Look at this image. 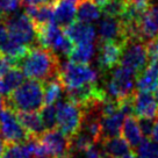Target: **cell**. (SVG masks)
I'll use <instances>...</instances> for the list:
<instances>
[{"instance_id":"6da1fadb","label":"cell","mask_w":158,"mask_h":158,"mask_svg":"<svg viewBox=\"0 0 158 158\" xmlns=\"http://www.w3.org/2000/svg\"><path fill=\"white\" fill-rule=\"evenodd\" d=\"M60 64L62 60L54 51L42 47H33L20 59L16 66L28 79L45 83L58 77Z\"/></svg>"},{"instance_id":"7a4b0ae2","label":"cell","mask_w":158,"mask_h":158,"mask_svg":"<svg viewBox=\"0 0 158 158\" xmlns=\"http://www.w3.org/2000/svg\"><path fill=\"white\" fill-rule=\"evenodd\" d=\"M5 106L15 112H40L45 106L44 85L39 80L27 79L5 99Z\"/></svg>"},{"instance_id":"3957f363","label":"cell","mask_w":158,"mask_h":158,"mask_svg":"<svg viewBox=\"0 0 158 158\" xmlns=\"http://www.w3.org/2000/svg\"><path fill=\"white\" fill-rule=\"evenodd\" d=\"M37 34V43L39 47L49 49L60 58V56L69 55L73 48V43L66 36L64 29L59 27L55 22H50L48 25L35 27Z\"/></svg>"},{"instance_id":"277c9868","label":"cell","mask_w":158,"mask_h":158,"mask_svg":"<svg viewBox=\"0 0 158 158\" xmlns=\"http://www.w3.org/2000/svg\"><path fill=\"white\" fill-rule=\"evenodd\" d=\"M57 108V127L68 137L73 138L81 131L84 122V110L70 100H59Z\"/></svg>"},{"instance_id":"5b68a950","label":"cell","mask_w":158,"mask_h":158,"mask_svg":"<svg viewBox=\"0 0 158 158\" xmlns=\"http://www.w3.org/2000/svg\"><path fill=\"white\" fill-rule=\"evenodd\" d=\"M58 78L66 91L97 83L98 73L89 64H77L69 60L60 64Z\"/></svg>"},{"instance_id":"8992f818","label":"cell","mask_w":158,"mask_h":158,"mask_svg":"<svg viewBox=\"0 0 158 158\" xmlns=\"http://www.w3.org/2000/svg\"><path fill=\"white\" fill-rule=\"evenodd\" d=\"M6 28L8 29L10 35L19 42L20 44L26 45L28 48L39 47L37 43V34L33 21L26 13L7 15L4 18Z\"/></svg>"},{"instance_id":"52a82bcc","label":"cell","mask_w":158,"mask_h":158,"mask_svg":"<svg viewBox=\"0 0 158 158\" xmlns=\"http://www.w3.org/2000/svg\"><path fill=\"white\" fill-rule=\"evenodd\" d=\"M150 63L148 43L137 37L129 39L123 44L120 65L138 76Z\"/></svg>"},{"instance_id":"ba28073f","label":"cell","mask_w":158,"mask_h":158,"mask_svg":"<svg viewBox=\"0 0 158 158\" xmlns=\"http://www.w3.org/2000/svg\"><path fill=\"white\" fill-rule=\"evenodd\" d=\"M137 76L130 70L118 65L110 71V77L106 83V92L108 97L115 100H122L134 94Z\"/></svg>"},{"instance_id":"9c48e42d","label":"cell","mask_w":158,"mask_h":158,"mask_svg":"<svg viewBox=\"0 0 158 158\" xmlns=\"http://www.w3.org/2000/svg\"><path fill=\"white\" fill-rule=\"evenodd\" d=\"M0 133L6 144L26 143L29 138L27 130L20 122L16 112L7 106L0 109Z\"/></svg>"},{"instance_id":"30bf717a","label":"cell","mask_w":158,"mask_h":158,"mask_svg":"<svg viewBox=\"0 0 158 158\" xmlns=\"http://www.w3.org/2000/svg\"><path fill=\"white\" fill-rule=\"evenodd\" d=\"M135 37L147 43L158 39V0H149L135 25Z\"/></svg>"},{"instance_id":"8fae6325","label":"cell","mask_w":158,"mask_h":158,"mask_svg":"<svg viewBox=\"0 0 158 158\" xmlns=\"http://www.w3.org/2000/svg\"><path fill=\"white\" fill-rule=\"evenodd\" d=\"M39 138L49 157L62 158L73 155L72 138L68 137L59 129L54 128L45 130Z\"/></svg>"},{"instance_id":"7c38bea8","label":"cell","mask_w":158,"mask_h":158,"mask_svg":"<svg viewBox=\"0 0 158 158\" xmlns=\"http://www.w3.org/2000/svg\"><path fill=\"white\" fill-rule=\"evenodd\" d=\"M131 37L128 27L118 18L105 15L99 22V41H112L124 44Z\"/></svg>"},{"instance_id":"4fadbf2b","label":"cell","mask_w":158,"mask_h":158,"mask_svg":"<svg viewBox=\"0 0 158 158\" xmlns=\"http://www.w3.org/2000/svg\"><path fill=\"white\" fill-rule=\"evenodd\" d=\"M123 44L112 41L98 42V65L102 73H107L118 68L121 62Z\"/></svg>"},{"instance_id":"5bb4252c","label":"cell","mask_w":158,"mask_h":158,"mask_svg":"<svg viewBox=\"0 0 158 158\" xmlns=\"http://www.w3.org/2000/svg\"><path fill=\"white\" fill-rule=\"evenodd\" d=\"M29 50L28 47L20 44L8 33L4 22L0 23V55L7 58L12 64L16 66L19 60Z\"/></svg>"},{"instance_id":"9a60e30c","label":"cell","mask_w":158,"mask_h":158,"mask_svg":"<svg viewBox=\"0 0 158 158\" xmlns=\"http://www.w3.org/2000/svg\"><path fill=\"white\" fill-rule=\"evenodd\" d=\"M134 116L137 118H157L158 102L152 92L135 91L133 95Z\"/></svg>"},{"instance_id":"2e32d148","label":"cell","mask_w":158,"mask_h":158,"mask_svg":"<svg viewBox=\"0 0 158 158\" xmlns=\"http://www.w3.org/2000/svg\"><path fill=\"white\" fill-rule=\"evenodd\" d=\"M66 36L73 44L93 43L95 37V30L91 23L76 20L64 29Z\"/></svg>"},{"instance_id":"e0dca14e","label":"cell","mask_w":158,"mask_h":158,"mask_svg":"<svg viewBox=\"0 0 158 158\" xmlns=\"http://www.w3.org/2000/svg\"><path fill=\"white\" fill-rule=\"evenodd\" d=\"M77 20V8L69 0H58L54 6V21L59 27L65 29Z\"/></svg>"},{"instance_id":"ac0fdd59","label":"cell","mask_w":158,"mask_h":158,"mask_svg":"<svg viewBox=\"0 0 158 158\" xmlns=\"http://www.w3.org/2000/svg\"><path fill=\"white\" fill-rule=\"evenodd\" d=\"M25 81V74L20 68L13 66L0 78V97L8 98L20 85Z\"/></svg>"},{"instance_id":"d6986e66","label":"cell","mask_w":158,"mask_h":158,"mask_svg":"<svg viewBox=\"0 0 158 158\" xmlns=\"http://www.w3.org/2000/svg\"><path fill=\"white\" fill-rule=\"evenodd\" d=\"M121 136L127 141V143L130 145L131 149H137L139 147V144L143 142L144 136L141 131L139 123H138V120L136 116H134V115L126 116L122 131H121Z\"/></svg>"},{"instance_id":"ffe728a7","label":"cell","mask_w":158,"mask_h":158,"mask_svg":"<svg viewBox=\"0 0 158 158\" xmlns=\"http://www.w3.org/2000/svg\"><path fill=\"white\" fill-rule=\"evenodd\" d=\"M16 114L29 137H40L45 131L40 112H16Z\"/></svg>"},{"instance_id":"44dd1931","label":"cell","mask_w":158,"mask_h":158,"mask_svg":"<svg viewBox=\"0 0 158 158\" xmlns=\"http://www.w3.org/2000/svg\"><path fill=\"white\" fill-rule=\"evenodd\" d=\"M101 150L109 158H122L130 152V145L122 136L105 138L100 142Z\"/></svg>"},{"instance_id":"7402d4cb","label":"cell","mask_w":158,"mask_h":158,"mask_svg":"<svg viewBox=\"0 0 158 158\" xmlns=\"http://www.w3.org/2000/svg\"><path fill=\"white\" fill-rule=\"evenodd\" d=\"M124 118H126V114L120 109L110 115L102 116L101 118L102 137H104L102 139L120 136V134L122 131V127H123Z\"/></svg>"},{"instance_id":"603a6c76","label":"cell","mask_w":158,"mask_h":158,"mask_svg":"<svg viewBox=\"0 0 158 158\" xmlns=\"http://www.w3.org/2000/svg\"><path fill=\"white\" fill-rule=\"evenodd\" d=\"M25 13L30 18L35 27L48 25L54 21V6L40 5V6H26Z\"/></svg>"},{"instance_id":"cb8c5ba5","label":"cell","mask_w":158,"mask_h":158,"mask_svg":"<svg viewBox=\"0 0 158 158\" xmlns=\"http://www.w3.org/2000/svg\"><path fill=\"white\" fill-rule=\"evenodd\" d=\"M101 10L92 0H81L77 5V20L91 23L100 18Z\"/></svg>"},{"instance_id":"d4e9b609","label":"cell","mask_w":158,"mask_h":158,"mask_svg":"<svg viewBox=\"0 0 158 158\" xmlns=\"http://www.w3.org/2000/svg\"><path fill=\"white\" fill-rule=\"evenodd\" d=\"M44 85V104L45 105H56L59 100H62L65 89L60 83L59 78H54L43 83Z\"/></svg>"},{"instance_id":"484cf974","label":"cell","mask_w":158,"mask_h":158,"mask_svg":"<svg viewBox=\"0 0 158 158\" xmlns=\"http://www.w3.org/2000/svg\"><path fill=\"white\" fill-rule=\"evenodd\" d=\"M94 55L93 43L73 44V48L69 55V60L77 64H89Z\"/></svg>"},{"instance_id":"4316f807","label":"cell","mask_w":158,"mask_h":158,"mask_svg":"<svg viewBox=\"0 0 158 158\" xmlns=\"http://www.w3.org/2000/svg\"><path fill=\"white\" fill-rule=\"evenodd\" d=\"M130 5H131V2H129L128 0H108L101 7V12L105 15L122 19L124 15L128 13Z\"/></svg>"},{"instance_id":"83f0119b","label":"cell","mask_w":158,"mask_h":158,"mask_svg":"<svg viewBox=\"0 0 158 158\" xmlns=\"http://www.w3.org/2000/svg\"><path fill=\"white\" fill-rule=\"evenodd\" d=\"M135 155L137 158H158V142L152 138H144Z\"/></svg>"},{"instance_id":"f1b7e54d","label":"cell","mask_w":158,"mask_h":158,"mask_svg":"<svg viewBox=\"0 0 158 158\" xmlns=\"http://www.w3.org/2000/svg\"><path fill=\"white\" fill-rule=\"evenodd\" d=\"M28 147L26 143L20 144H6V148L4 150L0 158H31Z\"/></svg>"},{"instance_id":"f546056e","label":"cell","mask_w":158,"mask_h":158,"mask_svg":"<svg viewBox=\"0 0 158 158\" xmlns=\"http://www.w3.org/2000/svg\"><path fill=\"white\" fill-rule=\"evenodd\" d=\"M40 115L42 118L45 130L54 129L57 127V108L56 105H45L40 110Z\"/></svg>"},{"instance_id":"4dcf8cb0","label":"cell","mask_w":158,"mask_h":158,"mask_svg":"<svg viewBox=\"0 0 158 158\" xmlns=\"http://www.w3.org/2000/svg\"><path fill=\"white\" fill-rule=\"evenodd\" d=\"M19 7H22L21 0H0V13L5 16L15 13Z\"/></svg>"},{"instance_id":"1f68e13d","label":"cell","mask_w":158,"mask_h":158,"mask_svg":"<svg viewBox=\"0 0 158 158\" xmlns=\"http://www.w3.org/2000/svg\"><path fill=\"white\" fill-rule=\"evenodd\" d=\"M155 118H138V123L141 131L143 134L144 138H150L152 135L153 124H155Z\"/></svg>"},{"instance_id":"d6a6232c","label":"cell","mask_w":158,"mask_h":158,"mask_svg":"<svg viewBox=\"0 0 158 158\" xmlns=\"http://www.w3.org/2000/svg\"><path fill=\"white\" fill-rule=\"evenodd\" d=\"M58 0H21L22 7L26 6H40V5H47V6H55L57 4Z\"/></svg>"},{"instance_id":"836d02e7","label":"cell","mask_w":158,"mask_h":158,"mask_svg":"<svg viewBox=\"0 0 158 158\" xmlns=\"http://www.w3.org/2000/svg\"><path fill=\"white\" fill-rule=\"evenodd\" d=\"M97 144H92L89 145V148L85 150V157L86 158H102L104 156V151L102 150H99L97 147Z\"/></svg>"},{"instance_id":"e575fe53","label":"cell","mask_w":158,"mask_h":158,"mask_svg":"<svg viewBox=\"0 0 158 158\" xmlns=\"http://www.w3.org/2000/svg\"><path fill=\"white\" fill-rule=\"evenodd\" d=\"M148 52L150 60L158 59V39L153 40L148 43Z\"/></svg>"},{"instance_id":"d590c367","label":"cell","mask_w":158,"mask_h":158,"mask_svg":"<svg viewBox=\"0 0 158 158\" xmlns=\"http://www.w3.org/2000/svg\"><path fill=\"white\" fill-rule=\"evenodd\" d=\"M13 66H14V65L12 64L8 59L0 55V78H1L7 71H10Z\"/></svg>"},{"instance_id":"8d00e7d4","label":"cell","mask_w":158,"mask_h":158,"mask_svg":"<svg viewBox=\"0 0 158 158\" xmlns=\"http://www.w3.org/2000/svg\"><path fill=\"white\" fill-rule=\"evenodd\" d=\"M151 138L153 141L158 142V118H156L155 121V124H153V130H152V135H151Z\"/></svg>"},{"instance_id":"74e56055","label":"cell","mask_w":158,"mask_h":158,"mask_svg":"<svg viewBox=\"0 0 158 158\" xmlns=\"http://www.w3.org/2000/svg\"><path fill=\"white\" fill-rule=\"evenodd\" d=\"M128 1L138 6H147L149 4V0H128Z\"/></svg>"},{"instance_id":"f35d334b","label":"cell","mask_w":158,"mask_h":158,"mask_svg":"<svg viewBox=\"0 0 158 158\" xmlns=\"http://www.w3.org/2000/svg\"><path fill=\"white\" fill-rule=\"evenodd\" d=\"M92 1H93L95 5H98L99 7H100V10H101V7H102V6H104L108 0H92Z\"/></svg>"},{"instance_id":"ab89813d","label":"cell","mask_w":158,"mask_h":158,"mask_svg":"<svg viewBox=\"0 0 158 158\" xmlns=\"http://www.w3.org/2000/svg\"><path fill=\"white\" fill-rule=\"evenodd\" d=\"M122 158H137L136 157V155H135V152H133V151H130V152H128L126 156H123Z\"/></svg>"},{"instance_id":"60d3db41","label":"cell","mask_w":158,"mask_h":158,"mask_svg":"<svg viewBox=\"0 0 158 158\" xmlns=\"http://www.w3.org/2000/svg\"><path fill=\"white\" fill-rule=\"evenodd\" d=\"M4 18H5V15L1 14V13H0V23H1L2 21H4Z\"/></svg>"},{"instance_id":"b9f144b4","label":"cell","mask_w":158,"mask_h":158,"mask_svg":"<svg viewBox=\"0 0 158 158\" xmlns=\"http://www.w3.org/2000/svg\"><path fill=\"white\" fill-rule=\"evenodd\" d=\"M155 95H156V99H157V102H158V87H157V89L155 91Z\"/></svg>"},{"instance_id":"7bdbcfd3","label":"cell","mask_w":158,"mask_h":158,"mask_svg":"<svg viewBox=\"0 0 158 158\" xmlns=\"http://www.w3.org/2000/svg\"><path fill=\"white\" fill-rule=\"evenodd\" d=\"M62 158H73V155H70V156H66V157H62Z\"/></svg>"},{"instance_id":"ee69618b","label":"cell","mask_w":158,"mask_h":158,"mask_svg":"<svg viewBox=\"0 0 158 158\" xmlns=\"http://www.w3.org/2000/svg\"><path fill=\"white\" fill-rule=\"evenodd\" d=\"M41 158H51V157H41Z\"/></svg>"}]
</instances>
